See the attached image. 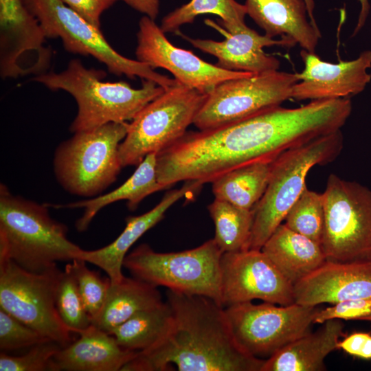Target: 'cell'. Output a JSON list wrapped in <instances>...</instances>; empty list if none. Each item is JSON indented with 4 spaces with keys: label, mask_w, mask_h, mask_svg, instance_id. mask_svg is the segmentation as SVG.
<instances>
[{
    "label": "cell",
    "mask_w": 371,
    "mask_h": 371,
    "mask_svg": "<svg viewBox=\"0 0 371 371\" xmlns=\"http://www.w3.org/2000/svg\"><path fill=\"white\" fill-rule=\"evenodd\" d=\"M53 358L55 371H121L137 352L121 347L115 337L91 324Z\"/></svg>",
    "instance_id": "21"
},
{
    "label": "cell",
    "mask_w": 371,
    "mask_h": 371,
    "mask_svg": "<svg viewBox=\"0 0 371 371\" xmlns=\"http://www.w3.org/2000/svg\"><path fill=\"white\" fill-rule=\"evenodd\" d=\"M137 38V60L153 69L168 71L177 82L204 94L207 95L224 81L254 74L222 69L202 60L190 50L174 45L155 20L146 15L139 21Z\"/></svg>",
    "instance_id": "14"
},
{
    "label": "cell",
    "mask_w": 371,
    "mask_h": 371,
    "mask_svg": "<svg viewBox=\"0 0 371 371\" xmlns=\"http://www.w3.org/2000/svg\"><path fill=\"white\" fill-rule=\"evenodd\" d=\"M295 303L316 306L323 303L371 297V262L326 260L293 285Z\"/></svg>",
    "instance_id": "17"
},
{
    "label": "cell",
    "mask_w": 371,
    "mask_h": 371,
    "mask_svg": "<svg viewBox=\"0 0 371 371\" xmlns=\"http://www.w3.org/2000/svg\"><path fill=\"white\" fill-rule=\"evenodd\" d=\"M223 254L214 239L192 249L168 253L155 251L142 244L127 254L123 267L157 287L205 296L222 305Z\"/></svg>",
    "instance_id": "7"
},
{
    "label": "cell",
    "mask_w": 371,
    "mask_h": 371,
    "mask_svg": "<svg viewBox=\"0 0 371 371\" xmlns=\"http://www.w3.org/2000/svg\"><path fill=\"white\" fill-rule=\"evenodd\" d=\"M86 21L100 28L102 13L117 0H60Z\"/></svg>",
    "instance_id": "36"
},
{
    "label": "cell",
    "mask_w": 371,
    "mask_h": 371,
    "mask_svg": "<svg viewBox=\"0 0 371 371\" xmlns=\"http://www.w3.org/2000/svg\"><path fill=\"white\" fill-rule=\"evenodd\" d=\"M261 250L293 285L326 260L320 244L282 223Z\"/></svg>",
    "instance_id": "23"
},
{
    "label": "cell",
    "mask_w": 371,
    "mask_h": 371,
    "mask_svg": "<svg viewBox=\"0 0 371 371\" xmlns=\"http://www.w3.org/2000/svg\"><path fill=\"white\" fill-rule=\"evenodd\" d=\"M63 348L58 343L49 340L30 347V350L19 356L1 352V371H55L53 358Z\"/></svg>",
    "instance_id": "33"
},
{
    "label": "cell",
    "mask_w": 371,
    "mask_h": 371,
    "mask_svg": "<svg viewBox=\"0 0 371 371\" xmlns=\"http://www.w3.org/2000/svg\"><path fill=\"white\" fill-rule=\"evenodd\" d=\"M56 305L61 319L73 333L78 334L91 324L71 262L65 266L60 275L56 291Z\"/></svg>",
    "instance_id": "31"
},
{
    "label": "cell",
    "mask_w": 371,
    "mask_h": 371,
    "mask_svg": "<svg viewBox=\"0 0 371 371\" xmlns=\"http://www.w3.org/2000/svg\"><path fill=\"white\" fill-rule=\"evenodd\" d=\"M304 1L306 5L308 16L311 24L316 28H318V26L317 25V23L314 17V8H315L314 0H304Z\"/></svg>",
    "instance_id": "40"
},
{
    "label": "cell",
    "mask_w": 371,
    "mask_h": 371,
    "mask_svg": "<svg viewBox=\"0 0 371 371\" xmlns=\"http://www.w3.org/2000/svg\"><path fill=\"white\" fill-rule=\"evenodd\" d=\"M157 287L137 278L111 284L104 304L91 324L109 333L137 313L162 304Z\"/></svg>",
    "instance_id": "25"
},
{
    "label": "cell",
    "mask_w": 371,
    "mask_h": 371,
    "mask_svg": "<svg viewBox=\"0 0 371 371\" xmlns=\"http://www.w3.org/2000/svg\"><path fill=\"white\" fill-rule=\"evenodd\" d=\"M207 210L215 226L213 238L223 253L246 250L252 224V210L214 199Z\"/></svg>",
    "instance_id": "29"
},
{
    "label": "cell",
    "mask_w": 371,
    "mask_h": 371,
    "mask_svg": "<svg viewBox=\"0 0 371 371\" xmlns=\"http://www.w3.org/2000/svg\"><path fill=\"white\" fill-rule=\"evenodd\" d=\"M359 320L368 321L371 322V313L369 315L361 317Z\"/></svg>",
    "instance_id": "41"
},
{
    "label": "cell",
    "mask_w": 371,
    "mask_h": 371,
    "mask_svg": "<svg viewBox=\"0 0 371 371\" xmlns=\"http://www.w3.org/2000/svg\"><path fill=\"white\" fill-rule=\"evenodd\" d=\"M247 14L271 38L280 36L283 47L298 44L315 53L321 38L319 28L307 19L304 0H246Z\"/></svg>",
    "instance_id": "20"
},
{
    "label": "cell",
    "mask_w": 371,
    "mask_h": 371,
    "mask_svg": "<svg viewBox=\"0 0 371 371\" xmlns=\"http://www.w3.org/2000/svg\"><path fill=\"white\" fill-rule=\"evenodd\" d=\"M323 196L326 260L371 262V190L330 174Z\"/></svg>",
    "instance_id": "10"
},
{
    "label": "cell",
    "mask_w": 371,
    "mask_h": 371,
    "mask_svg": "<svg viewBox=\"0 0 371 371\" xmlns=\"http://www.w3.org/2000/svg\"><path fill=\"white\" fill-rule=\"evenodd\" d=\"M206 14L218 16L228 33L234 34L247 27L245 5L236 0H191L167 14L160 27L165 34L177 33L183 25L192 23L196 16Z\"/></svg>",
    "instance_id": "28"
},
{
    "label": "cell",
    "mask_w": 371,
    "mask_h": 371,
    "mask_svg": "<svg viewBox=\"0 0 371 371\" xmlns=\"http://www.w3.org/2000/svg\"><path fill=\"white\" fill-rule=\"evenodd\" d=\"M203 183L199 181H186L179 189L167 192L160 202L148 212L126 219L122 233L111 243L102 248L87 251L82 249L78 258L102 269L111 284L121 281L123 261L129 249L148 230L161 221L167 210L183 197L200 190Z\"/></svg>",
    "instance_id": "18"
},
{
    "label": "cell",
    "mask_w": 371,
    "mask_h": 371,
    "mask_svg": "<svg viewBox=\"0 0 371 371\" xmlns=\"http://www.w3.org/2000/svg\"><path fill=\"white\" fill-rule=\"evenodd\" d=\"M324 131L322 114L309 102L293 109L279 106L218 128L186 132L157 154V180L168 188L181 181L212 183L235 168L273 161Z\"/></svg>",
    "instance_id": "1"
},
{
    "label": "cell",
    "mask_w": 371,
    "mask_h": 371,
    "mask_svg": "<svg viewBox=\"0 0 371 371\" xmlns=\"http://www.w3.org/2000/svg\"><path fill=\"white\" fill-rule=\"evenodd\" d=\"M298 81L297 74L279 70L224 81L207 95L193 124L199 131L209 130L279 106L291 98Z\"/></svg>",
    "instance_id": "12"
},
{
    "label": "cell",
    "mask_w": 371,
    "mask_h": 371,
    "mask_svg": "<svg viewBox=\"0 0 371 371\" xmlns=\"http://www.w3.org/2000/svg\"><path fill=\"white\" fill-rule=\"evenodd\" d=\"M273 161H260L229 170L212 181L215 199L252 210L264 194Z\"/></svg>",
    "instance_id": "26"
},
{
    "label": "cell",
    "mask_w": 371,
    "mask_h": 371,
    "mask_svg": "<svg viewBox=\"0 0 371 371\" xmlns=\"http://www.w3.org/2000/svg\"><path fill=\"white\" fill-rule=\"evenodd\" d=\"M341 130L280 154L272 162L267 189L253 208L247 249L260 250L303 190L311 168L333 161L343 148ZM246 249V250H247Z\"/></svg>",
    "instance_id": "5"
},
{
    "label": "cell",
    "mask_w": 371,
    "mask_h": 371,
    "mask_svg": "<svg viewBox=\"0 0 371 371\" xmlns=\"http://www.w3.org/2000/svg\"><path fill=\"white\" fill-rule=\"evenodd\" d=\"M166 301L172 313L169 330L121 371H261L265 359L238 343L222 305L170 289Z\"/></svg>",
    "instance_id": "2"
},
{
    "label": "cell",
    "mask_w": 371,
    "mask_h": 371,
    "mask_svg": "<svg viewBox=\"0 0 371 371\" xmlns=\"http://www.w3.org/2000/svg\"><path fill=\"white\" fill-rule=\"evenodd\" d=\"M225 39L216 41L211 39L192 38L180 34L193 47L216 58V66L230 71L260 74L278 70L280 62L275 56L267 54L264 48L272 45L283 46L281 39L261 35L247 27L240 32L230 34L223 31Z\"/></svg>",
    "instance_id": "19"
},
{
    "label": "cell",
    "mask_w": 371,
    "mask_h": 371,
    "mask_svg": "<svg viewBox=\"0 0 371 371\" xmlns=\"http://www.w3.org/2000/svg\"><path fill=\"white\" fill-rule=\"evenodd\" d=\"M128 122H111L74 133L57 147L53 166L60 185L68 192L93 197L117 179L123 168L119 146Z\"/></svg>",
    "instance_id": "6"
},
{
    "label": "cell",
    "mask_w": 371,
    "mask_h": 371,
    "mask_svg": "<svg viewBox=\"0 0 371 371\" xmlns=\"http://www.w3.org/2000/svg\"><path fill=\"white\" fill-rule=\"evenodd\" d=\"M284 221L291 229L321 245L325 226L323 193L306 187L288 211Z\"/></svg>",
    "instance_id": "30"
},
{
    "label": "cell",
    "mask_w": 371,
    "mask_h": 371,
    "mask_svg": "<svg viewBox=\"0 0 371 371\" xmlns=\"http://www.w3.org/2000/svg\"><path fill=\"white\" fill-rule=\"evenodd\" d=\"M339 348L348 354L366 359H371V335L363 332H355L339 341Z\"/></svg>",
    "instance_id": "37"
},
{
    "label": "cell",
    "mask_w": 371,
    "mask_h": 371,
    "mask_svg": "<svg viewBox=\"0 0 371 371\" xmlns=\"http://www.w3.org/2000/svg\"><path fill=\"white\" fill-rule=\"evenodd\" d=\"M322 324L315 332L295 339L265 359L261 371L326 370L324 359L339 349L344 325L339 319Z\"/></svg>",
    "instance_id": "22"
},
{
    "label": "cell",
    "mask_w": 371,
    "mask_h": 371,
    "mask_svg": "<svg viewBox=\"0 0 371 371\" xmlns=\"http://www.w3.org/2000/svg\"><path fill=\"white\" fill-rule=\"evenodd\" d=\"M133 9L155 20L159 12V0H122Z\"/></svg>",
    "instance_id": "38"
},
{
    "label": "cell",
    "mask_w": 371,
    "mask_h": 371,
    "mask_svg": "<svg viewBox=\"0 0 371 371\" xmlns=\"http://www.w3.org/2000/svg\"><path fill=\"white\" fill-rule=\"evenodd\" d=\"M38 21L46 38H59L69 52L91 56L116 76L139 78L156 82L165 89L177 80L162 75L148 65L121 55L108 43L98 28L60 0H22Z\"/></svg>",
    "instance_id": "9"
},
{
    "label": "cell",
    "mask_w": 371,
    "mask_h": 371,
    "mask_svg": "<svg viewBox=\"0 0 371 371\" xmlns=\"http://www.w3.org/2000/svg\"><path fill=\"white\" fill-rule=\"evenodd\" d=\"M359 1L361 4V10L352 36L356 35L364 26L370 9L368 0H359Z\"/></svg>",
    "instance_id": "39"
},
{
    "label": "cell",
    "mask_w": 371,
    "mask_h": 371,
    "mask_svg": "<svg viewBox=\"0 0 371 371\" xmlns=\"http://www.w3.org/2000/svg\"><path fill=\"white\" fill-rule=\"evenodd\" d=\"M172 321V311L166 301L137 313L109 334L123 348L140 352L157 343L169 330Z\"/></svg>",
    "instance_id": "27"
},
{
    "label": "cell",
    "mask_w": 371,
    "mask_h": 371,
    "mask_svg": "<svg viewBox=\"0 0 371 371\" xmlns=\"http://www.w3.org/2000/svg\"><path fill=\"white\" fill-rule=\"evenodd\" d=\"M61 271L55 265L43 272L25 270L8 259H0V308L62 347L74 333L63 322L56 305Z\"/></svg>",
    "instance_id": "11"
},
{
    "label": "cell",
    "mask_w": 371,
    "mask_h": 371,
    "mask_svg": "<svg viewBox=\"0 0 371 371\" xmlns=\"http://www.w3.org/2000/svg\"><path fill=\"white\" fill-rule=\"evenodd\" d=\"M67 227L54 219L47 204L12 194L0 186V259L41 273L58 261H72L82 249L67 238Z\"/></svg>",
    "instance_id": "4"
},
{
    "label": "cell",
    "mask_w": 371,
    "mask_h": 371,
    "mask_svg": "<svg viewBox=\"0 0 371 371\" xmlns=\"http://www.w3.org/2000/svg\"><path fill=\"white\" fill-rule=\"evenodd\" d=\"M371 313V297L348 300L324 309H318L313 317V324H323L333 319H357Z\"/></svg>",
    "instance_id": "35"
},
{
    "label": "cell",
    "mask_w": 371,
    "mask_h": 371,
    "mask_svg": "<svg viewBox=\"0 0 371 371\" xmlns=\"http://www.w3.org/2000/svg\"><path fill=\"white\" fill-rule=\"evenodd\" d=\"M304 64L299 81L293 87L291 98L319 100L349 98L362 92L371 80V51L361 52L356 59L333 63L315 53L300 52Z\"/></svg>",
    "instance_id": "16"
},
{
    "label": "cell",
    "mask_w": 371,
    "mask_h": 371,
    "mask_svg": "<svg viewBox=\"0 0 371 371\" xmlns=\"http://www.w3.org/2000/svg\"><path fill=\"white\" fill-rule=\"evenodd\" d=\"M206 97L177 81L146 105L128 124L120 144L122 167L138 166L148 154H157L179 140Z\"/></svg>",
    "instance_id": "8"
},
{
    "label": "cell",
    "mask_w": 371,
    "mask_h": 371,
    "mask_svg": "<svg viewBox=\"0 0 371 371\" xmlns=\"http://www.w3.org/2000/svg\"><path fill=\"white\" fill-rule=\"evenodd\" d=\"M86 263L80 258L71 261L80 293L92 321L101 311L111 282L109 277L102 278L99 272L89 269Z\"/></svg>",
    "instance_id": "32"
},
{
    "label": "cell",
    "mask_w": 371,
    "mask_h": 371,
    "mask_svg": "<svg viewBox=\"0 0 371 371\" xmlns=\"http://www.w3.org/2000/svg\"><path fill=\"white\" fill-rule=\"evenodd\" d=\"M106 74L87 68L79 59L71 60L60 72L49 71L32 78L52 91L63 90L73 96L78 105L71 124V133L92 129L111 122H127L165 89L142 80L139 89L124 81L104 82Z\"/></svg>",
    "instance_id": "3"
},
{
    "label": "cell",
    "mask_w": 371,
    "mask_h": 371,
    "mask_svg": "<svg viewBox=\"0 0 371 371\" xmlns=\"http://www.w3.org/2000/svg\"><path fill=\"white\" fill-rule=\"evenodd\" d=\"M225 310L238 343L250 355L261 358L269 357L311 332L318 308L297 303L283 306L247 302L228 306Z\"/></svg>",
    "instance_id": "13"
},
{
    "label": "cell",
    "mask_w": 371,
    "mask_h": 371,
    "mask_svg": "<svg viewBox=\"0 0 371 371\" xmlns=\"http://www.w3.org/2000/svg\"><path fill=\"white\" fill-rule=\"evenodd\" d=\"M221 273L224 308L254 300L283 306L295 303L293 285L261 249L223 253Z\"/></svg>",
    "instance_id": "15"
},
{
    "label": "cell",
    "mask_w": 371,
    "mask_h": 371,
    "mask_svg": "<svg viewBox=\"0 0 371 371\" xmlns=\"http://www.w3.org/2000/svg\"><path fill=\"white\" fill-rule=\"evenodd\" d=\"M36 330L0 308V349L1 352L32 347L49 341Z\"/></svg>",
    "instance_id": "34"
},
{
    "label": "cell",
    "mask_w": 371,
    "mask_h": 371,
    "mask_svg": "<svg viewBox=\"0 0 371 371\" xmlns=\"http://www.w3.org/2000/svg\"><path fill=\"white\" fill-rule=\"evenodd\" d=\"M168 188L157 180V153H150L137 166L133 175L113 191L90 199L54 206L56 208H83L82 216L76 222V229L82 232L87 229L94 216L105 206L126 200L128 209L135 210L144 198Z\"/></svg>",
    "instance_id": "24"
}]
</instances>
